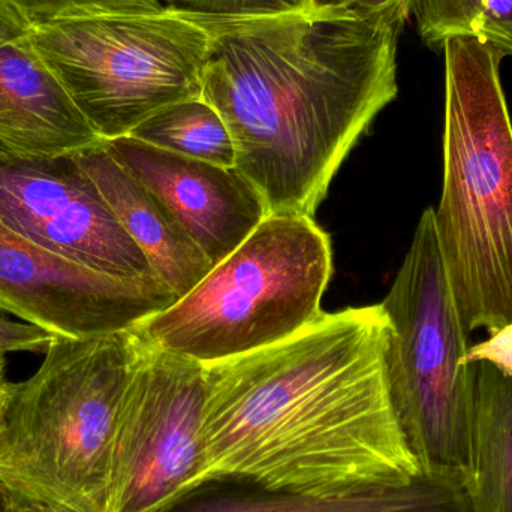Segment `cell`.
<instances>
[{
	"mask_svg": "<svg viewBox=\"0 0 512 512\" xmlns=\"http://www.w3.org/2000/svg\"><path fill=\"white\" fill-rule=\"evenodd\" d=\"M382 304L322 312L294 336L204 366L200 451L182 502L225 481L331 496L424 475L391 399Z\"/></svg>",
	"mask_w": 512,
	"mask_h": 512,
	"instance_id": "1",
	"label": "cell"
},
{
	"mask_svg": "<svg viewBox=\"0 0 512 512\" xmlns=\"http://www.w3.org/2000/svg\"><path fill=\"white\" fill-rule=\"evenodd\" d=\"M195 15L209 33L203 99L230 131L234 167L268 215L313 218L355 144L396 99L403 27L330 8Z\"/></svg>",
	"mask_w": 512,
	"mask_h": 512,
	"instance_id": "2",
	"label": "cell"
},
{
	"mask_svg": "<svg viewBox=\"0 0 512 512\" xmlns=\"http://www.w3.org/2000/svg\"><path fill=\"white\" fill-rule=\"evenodd\" d=\"M445 53L444 185L439 251L468 333L512 322V122L501 81L505 54L453 38Z\"/></svg>",
	"mask_w": 512,
	"mask_h": 512,
	"instance_id": "3",
	"label": "cell"
},
{
	"mask_svg": "<svg viewBox=\"0 0 512 512\" xmlns=\"http://www.w3.org/2000/svg\"><path fill=\"white\" fill-rule=\"evenodd\" d=\"M131 331L57 337L0 415V483L59 512H107L111 442L134 358Z\"/></svg>",
	"mask_w": 512,
	"mask_h": 512,
	"instance_id": "4",
	"label": "cell"
},
{
	"mask_svg": "<svg viewBox=\"0 0 512 512\" xmlns=\"http://www.w3.org/2000/svg\"><path fill=\"white\" fill-rule=\"evenodd\" d=\"M331 273L330 237L313 218L268 215L189 294L131 331L204 366L239 357L312 324Z\"/></svg>",
	"mask_w": 512,
	"mask_h": 512,
	"instance_id": "5",
	"label": "cell"
},
{
	"mask_svg": "<svg viewBox=\"0 0 512 512\" xmlns=\"http://www.w3.org/2000/svg\"><path fill=\"white\" fill-rule=\"evenodd\" d=\"M32 41L104 141L168 105L203 98L209 33L197 15L89 12L32 26Z\"/></svg>",
	"mask_w": 512,
	"mask_h": 512,
	"instance_id": "6",
	"label": "cell"
},
{
	"mask_svg": "<svg viewBox=\"0 0 512 512\" xmlns=\"http://www.w3.org/2000/svg\"><path fill=\"white\" fill-rule=\"evenodd\" d=\"M391 324V399L424 474L463 484L468 469L472 370L463 325L439 251L433 207L424 210L382 301Z\"/></svg>",
	"mask_w": 512,
	"mask_h": 512,
	"instance_id": "7",
	"label": "cell"
},
{
	"mask_svg": "<svg viewBox=\"0 0 512 512\" xmlns=\"http://www.w3.org/2000/svg\"><path fill=\"white\" fill-rule=\"evenodd\" d=\"M132 336L134 358L111 442L107 512H168L180 504L198 463L204 366Z\"/></svg>",
	"mask_w": 512,
	"mask_h": 512,
	"instance_id": "8",
	"label": "cell"
},
{
	"mask_svg": "<svg viewBox=\"0 0 512 512\" xmlns=\"http://www.w3.org/2000/svg\"><path fill=\"white\" fill-rule=\"evenodd\" d=\"M179 300L159 277L120 279L30 242L0 221V312L62 339L131 330Z\"/></svg>",
	"mask_w": 512,
	"mask_h": 512,
	"instance_id": "9",
	"label": "cell"
},
{
	"mask_svg": "<svg viewBox=\"0 0 512 512\" xmlns=\"http://www.w3.org/2000/svg\"><path fill=\"white\" fill-rule=\"evenodd\" d=\"M0 221L30 242L99 273L158 277L75 156L0 164Z\"/></svg>",
	"mask_w": 512,
	"mask_h": 512,
	"instance_id": "10",
	"label": "cell"
},
{
	"mask_svg": "<svg viewBox=\"0 0 512 512\" xmlns=\"http://www.w3.org/2000/svg\"><path fill=\"white\" fill-rule=\"evenodd\" d=\"M104 146L168 207L213 267L268 216L261 194L236 167L177 155L129 135Z\"/></svg>",
	"mask_w": 512,
	"mask_h": 512,
	"instance_id": "11",
	"label": "cell"
},
{
	"mask_svg": "<svg viewBox=\"0 0 512 512\" xmlns=\"http://www.w3.org/2000/svg\"><path fill=\"white\" fill-rule=\"evenodd\" d=\"M104 143L32 41V24L0 0V164L77 156Z\"/></svg>",
	"mask_w": 512,
	"mask_h": 512,
	"instance_id": "12",
	"label": "cell"
},
{
	"mask_svg": "<svg viewBox=\"0 0 512 512\" xmlns=\"http://www.w3.org/2000/svg\"><path fill=\"white\" fill-rule=\"evenodd\" d=\"M75 159L156 276L177 297L189 294L210 273L213 264L176 216L108 153L104 143Z\"/></svg>",
	"mask_w": 512,
	"mask_h": 512,
	"instance_id": "13",
	"label": "cell"
},
{
	"mask_svg": "<svg viewBox=\"0 0 512 512\" xmlns=\"http://www.w3.org/2000/svg\"><path fill=\"white\" fill-rule=\"evenodd\" d=\"M472 414L468 512H512V378L492 364H471Z\"/></svg>",
	"mask_w": 512,
	"mask_h": 512,
	"instance_id": "14",
	"label": "cell"
},
{
	"mask_svg": "<svg viewBox=\"0 0 512 512\" xmlns=\"http://www.w3.org/2000/svg\"><path fill=\"white\" fill-rule=\"evenodd\" d=\"M168 512H468V508L459 480L424 474L403 486L331 496L265 492L216 496L185 501Z\"/></svg>",
	"mask_w": 512,
	"mask_h": 512,
	"instance_id": "15",
	"label": "cell"
},
{
	"mask_svg": "<svg viewBox=\"0 0 512 512\" xmlns=\"http://www.w3.org/2000/svg\"><path fill=\"white\" fill-rule=\"evenodd\" d=\"M129 137L177 155L221 167H234L236 152L221 114L203 98L162 108Z\"/></svg>",
	"mask_w": 512,
	"mask_h": 512,
	"instance_id": "16",
	"label": "cell"
},
{
	"mask_svg": "<svg viewBox=\"0 0 512 512\" xmlns=\"http://www.w3.org/2000/svg\"><path fill=\"white\" fill-rule=\"evenodd\" d=\"M411 15L427 45L471 38L512 56V0H412Z\"/></svg>",
	"mask_w": 512,
	"mask_h": 512,
	"instance_id": "17",
	"label": "cell"
},
{
	"mask_svg": "<svg viewBox=\"0 0 512 512\" xmlns=\"http://www.w3.org/2000/svg\"><path fill=\"white\" fill-rule=\"evenodd\" d=\"M32 26L89 12H153L165 8L159 0H2Z\"/></svg>",
	"mask_w": 512,
	"mask_h": 512,
	"instance_id": "18",
	"label": "cell"
},
{
	"mask_svg": "<svg viewBox=\"0 0 512 512\" xmlns=\"http://www.w3.org/2000/svg\"><path fill=\"white\" fill-rule=\"evenodd\" d=\"M165 5L213 17H262L312 8V0H165Z\"/></svg>",
	"mask_w": 512,
	"mask_h": 512,
	"instance_id": "19",
	"label": "cell"
},
{
	"mask_svg": "<svg viewBox=\"0 0 512 512\" xmlns=\"http://www.w3.org/2000/svg\"><path fill=\"white\" fill-rule=\"evenodd\" d=\"M56 339L44 328L0 316V357L9 352H45Z\"/></svg>",
	"mask_w": 512,
	"mask_h": 512,
	"instance_id": "20",
	"label": "cell"
},
{
	"mask_svg": "<svg viewBox=\"0 0 512 512\" xmlns=\"http://www.w3.org/2000/svg\"><path fill=\"white\" fill-rule=\"evenodd\" d=\"M492 364L505 375L512 378V322L498 333L490 334L489 339L477 345L469 346L465 355V364L478 363Z\"/></svg>",
	"mask_w": 512,
	"mask_h": 512,
	"instance_id": "21",
	"label": "cell"
},
{
	"mask_svg": "<svg viewBox=\"0 0 512 512\" xmlns=\"http://www.w3.org/2000/svg\"><path fill=\"white\" fill-rule=\"evenodd\" d=\"M9 507L8 512H59L48 505L41 504V502L32 501V499L24 498V496L17 495V493L8 490Z\"/></svg>",
	"mask_w": 512,
	"mask_h": 512,
	"instance_id": "22",
	"label": "cell"
},
{
	"mask_svg": "<svg viewBox=\"0 0 512 512\" xmlns=\"http://www.w3.org/2000/svg\"><path fill=\"white\" fill-rule=\"evenodd\" d=\"M9 390H11V381L8 379L0 378V415H2L3 408H5L6 400H8Z\"/></svg>",
	"mask_w": 512,
	"mask_h": 512,
	"instance_id": "23",
	"label": "cell"
},
{
	"mask_svg": "<svg viewBox=\"0 0 512 512\" xmlns=\"http://www.w3.org/2000/svg\"><path fill=\"white\" fill-rule=\"evenodd\" d=\"M9 495L8 489L0 483V512H8Z\"/></svg>",
	"mask_w": 512,
	"mask_h": 512,
	"instance_id": "24",
	"label": "cell"
},
{
	"mask_svg": "<svg viewBox=\"0 0 512 512\" xmlns=\"http://www.w3.org/2000/svg\"><path fill=\"white\" fill-rule=\"evenodd\" d=\"M6 376V360L5 357H0V378Z\"/></svg>",
	"mask_w": 512,
	"mask_h": 512,
	"instance_id": "25",
	"label": "cell"
}]
</instances>
